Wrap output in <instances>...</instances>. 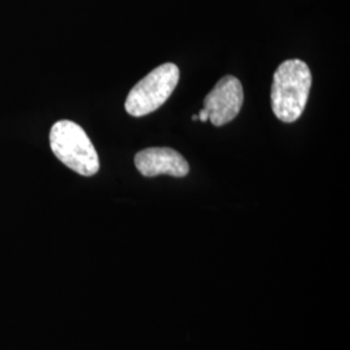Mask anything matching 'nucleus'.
<instances>
[{
	"mask_svg": "<svg viewBox=\"0 0 350 350\" xmlns=\"http://www.w3.org/2000/svg\"><path fill=\"white\" fill-rule=\"evenodd\" d=\"M312 73L308 64L293 59L279 65L271 86V107L278 120L295 122L309 99Z\"/></svg>",
	"mask_w": 350,
	"mask_h": 350,
	"instance_id": "obj_1",
	"label": "nucleus"
},
{
	"mask_svg": "<svg viewBox=\"0 0 350 350\" xmlns=\"http://www.w3.org/2000/svg\"><path fill=\"white\" fill-rule=\"evenodd\" d=\"M51 150L69 169L83 176H92L100 169L99 156L86 131L75 122L62 120L52 126Z\"/></svg>",
	"mask_w": 350,
	"mask_h": 350,
	"instance_id": "obj_2",
	"label": "nucleus"
},
{
	"mask_svg": "<svg viewBox=\"0 0 350 350\" xmlns=\"http://www.w3.org/2000/svg\"><path fill=\"white\" fill-rule=\"evenodd\" d=\"M179 75V68L175 64L166 63L154 68L127 95L126 112L133 117H143L159 109L173 94Z\"/></svg>",
	"mask_w": 350,
	"mask_h": 350,
	"instance_id": "obj_3",
	"label": "nucleus"
},
{
	"mask_svg": "<svg viewBox=\"0 0 350 350\" xmlns=\"http://www.w3.org/2000/svg\"><path fill=\"white\" fill-rule=\"evenodd\" d=\"M244 101V91L237 77L226 75L206 95L204 109L214 126H224L237 118Z\"/></svg>",
	"mask_w": 350,
	"mask_h": 350,
	"instance_id": "obj_4",
	"label": "nucleus"
},
{
	"mask_svg": "<svg viewBox=\"0 0 350 350\" xmlns=\"http://www.w3.org/2000/svg\"><path fill=\"white\" fill-rule=\"evenodd\" d=\"M135 166L144 176L172 175L183 178L189 173V165L186 159L172 148H147L135 154Z\"/></svg>",
	"mask_w": 350,
	"mask_h": 350,
	"instance_id": "obj_5",
	"label": "nucleus"
},
{
	"mask_svg": "<svg viewBox=\"0 0 350 350\" xmlns=\"http://www.w3.org/2000/svg\"><path fill=\"white\" fill-rule=\"evenodd\" d=\"M198 116H199V120H200L201 122H206V121L209 120V116H208V112H206V111H205L204 108L201 109L200 113H199Z\"/></svg>",
	"mask_w": 350,
	"mask_h": 350,
	"instance_id": "obj_6",
	"label": "nucleus"
},
{
	"mask_svg": "<svg viewBox=\"0 0 350 350\" xmlns=\"http://www.w3.org/2000/svg\"><path fill=\"white\" fill-rule=\"evenodd\" d=\"M192 120H193V121H198V120H199V116H198V114L192 116Z\"/></svg>",
	"mask_w": 350,
	"mask_h": 350,
	"instance_id": "obj_7",
	"label": "nucleus"
}]
</instances>
